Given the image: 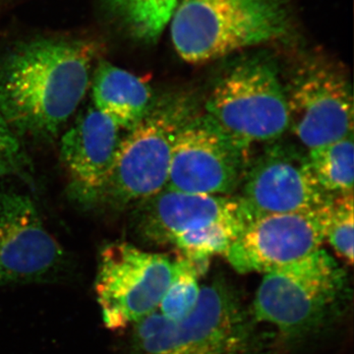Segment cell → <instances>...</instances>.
Instances as JSON below:
<instances>
[{
  "instance_id": "6da1fadb",
  "label": "cell",
  "mask_w": 354,
  "mask_h": 354,
  "mask_svg": "<svg viewBox=\"0 0 354 354\" xmlns=\"http://www.w3.org/2000/svg\"><path fill=\"white\" fill-rule=\"evenodd\" d=\"M97 46L69 39L25 41L0 57V114L19 137L53 138L90 85Z\"/></svg>"
},
{
  "instance_id": "7a4b0ae2",
  "label": "cell",
  "mask_w": 354,
  "mask_h": 354,
  "mask_svg": "<svg viewBox=\"0 0 354 354\" xmlns=\"http://www.w3.org/2000/svg\"><path fill=\"white\" fill-rule=\"evenodd\" d=\"M179 57L202 64L285 36L286 0H178L171 22Z\"/></svg>"
},
{
  "instance_id": "3957f363",
  "label": "cell",
  "mask_w": 354,
  "mask_h": 354,
  "mask_svg": "<svg viewBox=\"0 0 354 354\" xmlns=\"http://www.w3.org/2000/svg\"><path fill=\"white\" fill-rule=\"evenodd\" d=\"M135 354H249L250 323L227 283L201 286L189 316L171 322L158 311L133 324Z\"/></svg>"
},
{
  "instance_id": "277c9868",
  "label": "cell",
  "mask_w": 354,
  "mask_h": 354,
  "mask_svg": "<svg viewBox=\"0 0 354 354\" xmlns=\"http://www.w3.org/2000/svg\"><path fill=\"white\" fill-rule=\"evenodd\" d=\"M196 114L194 102L183 95L153 102L145 118L121 140L113 171L100 198H106L116 207H125L165 189L177 136Z\"/></svg>"
},
{
  "instance_id": "5b68a950",
  "label": "cell",
  "mask_w": 354,
  "mask_h": 354,
  "mask_svg": "<svg viewBox=\"0 0 354 354\" xmlns=\"http://www.w3.org/2000/svg\"><path fill=\"white\" fill-rule=\"evenodd\" d=\"M264 274L254 300V317L290 337L319 327L346 286V272L322 248Z\"/></svg>"
},
{
  "instance_id": "8992f818",
  "label": "cell",
  "mask_w": 354,
  "mask_h": 354,
  "mask_svg": "<svg viewBox=\"0 0 354 354\" xmlns=\"http://www.w3.org/2000/svg\"><path fill=\"white\" fill-rule=\"evenodd\" d=\"M206 113L237 139L274 142L288 129L285 86L276 68L260 58L230 67L207 100Z\"/></svg>"
},
{
  "instance_id": "52a82bcc",
  "label": "cell",
  "mask_w": 354,
  "mask_h": 354,
  "mask_svg": "<svg viewBox=\"0 0 354 354\" xmlns=\"http://www.w3.org/2000/svg\"><path fill=\"white\" fill-rule=\"evenodd\" d=\"M174 272V261L165 254L127 242L102 247L95 290L106 327L123 330L158 311Z\"/></svg>"
},
{
  "instance_id": "ba28073f",
  "label": "cell",
  "mask_w": 354,
  "mask_h": 354,
  "mask_svg": "<svg viewBox=\"0 0 354 354\" xmlns=\"http://www.w3.org/2000/svg\"><path fill=\"white\" fill-rule=\"evenodd\" d=\"M249 149V144L232 136L208 114H196L177 136L167 187L232 196L250 164Z\"/></svg>"
},
{
  "instance_id": "9c48e42d",
  "label": "cell",
  "mask_w": 354,
  "mask_h": 354,
  "mask_svg": "<svg viewBox=\"0 0 354 354\" xmlns=\"http://www.w3.org/2000/svg\"><path fill=\"white\" fill-rule=\"evenodd\" d=\"M288 129L311 150L353 133V97L344 74L330 64L309 62L285 87Z\"/></svg>"
},
{
  "instance_id": "30bf717a",
  "label": "cell",
  "mask_w": 354,
  "mask_h": 354,
  "mask_svg": "<svg viewBox=\"0 0 354 354\" xmlns=\"http://www.w3.org/2000/svg\"><path fill=\"white\" fill-rule=\"evenodd\" d=\"M241 185L239 199L251 218L311 211L333 199L319 185L307 153L288 143L274 141L251 160Z\"/></svg>"
},
{
  "instance_id": "8fae6325",
  "label": "cell",
  "mask_w": 354,
  "mask_h": 354,
  "mask_svg": "<svg viewBox=\"0 0 354 354\" xmlns=\"http://www.w3.org/2000/svg\"><path fill=\"white\" fill-rule=\"evenodd\" d=\"M332 200L311 211L252 218L223 256L241 274H266L304 259L326 241Z\"/></svg>"
},
{
  "instance_id": "7c38bea8",
  "label": "cell",
  "mask_w": 354,
  "mask_h": 354,
  "mask_svg": "<svg viewBox=\"0 0 354 354\" xmlns=\"http://www.w3.org/2000/svg\"><path fill=\"white\" fill-rule=\"evenodd\" d=\"M62 247L27 195L0 191V285L55 281L64 270Z\"/></svg>"
},
{
  "instance_id": "4fadbf2b",
  "label": "cell",
  "mask_w": 354,
  "mask_h": 354,
  "mask_svg": "<svg viewBox=\"0 0 354 354\" xmlns=\"http://www.w3.org/2000/svg\"><path fill=\"white\" fill-rule=\"evenodd\" d=\"M121 128L91 106L65 132L60 157L76 194L84 201L101 197L120 149Z\"/></svg>"
},
{
  "instance_id": "5bb4252c",
  "label": "cell",
  "mask_w": 354,
  "mask_h": 354,
  "mask_svg": "<svg viewBox=\"0 0 354 354\" xmlns=\"http://www.w3.org/2000/svg\"><path fill=\"white\" fill-rule=\"evenodd\" d=\"M138 204L137 230L156 244H171L180 235L247 211L239 197L194 194L167 186Z\"/></svg>"
},
{
  "instance_id": "9a60e30c",
  "label": "cell",
  "mask_w": 354,
  "mask_h": 354,
  "mask_svg": "<svg viewBox=\"0 0 354 354\" xmlns=\"http://www.w3.org/2000/svg\"><path fill=\"white\" fill-rule=\"evenodd\" d=\"M92 95L95 108L127 131L145 118L155 102L143 79L106 62L95 68Z\"/></svg>"
},
{
  "instance_id": "2e32d148",
  "label": "cell",
  "mask_w": 354,
  "mask_h": 354,
  "mask_svg": "<svg viewBox=\"0 0 354 354\" xmlns=\"http://www.w3.org/2000/svg\"><path fill=\"white\" fill-rule=\"evenodd\" d=\"M353 133L307 152L319 185L330 196L353 193Z\"/></svg>"
},
{
  "instance_id": "e0dca14e",
  "label": "cell",
  "mask_w": 354,
  "mask_h": 354,
  "mask_svg": "<svg viewBox=\"0 0 354 354\" xmlns=\"http://www.w3.org/2000/svg\"><path fill=\"white\" fill-rule=\"evenodd\" d=\"M109 10L131 36L145 43L160 38L178 0H106Z\"/></svg>"
},
{
  "instance_id": "ac0fdd59",
  "label": "cell",
  "mask_w": 354,
  "mask_h": 354,
  "mask_svg": "<svg viewBox=\"0 0 354 354\" xmlns=\"http://www.w3.org/2000/svg\"><path fill=\"white\" fill-rule=\"evenodd\" d=\"M174 263V278L160 300L158 312L171 322H179L196 307L201 293L198 279L207 268V263L193 262L184 257Z\"/></svg>"
},
{
  "instance_id": "d6986e66",
  "label": "cell",
  "mask_w": 354,
  "mask_h": 354,
  "mask_svg": "<svg viewBox=\"0 0 354 354\" xmlns=\"http://www.w3.org/2000/svg\"><path fill=\"white\" fill-rule=\"evenodd\" d=\"M353 193L333 198L326 228V241L349 265L353 263Z\"/></svg>"
},
{
  "instance_id": "ffe728a7",
  "label": "cell",
  "mask_w": 354,
  "mask_h": 354,
  "mask_svg": "<svg viewBox=\"0 0 354 354\" xmlns=\"http://www.w3.org/2000/svg\"><path fill=\"white\" fill-rule=\"evenodd\" d=\"M19 138L0 114V177L22 174L27 165Z\"/></svg>"
}]
</instances>
